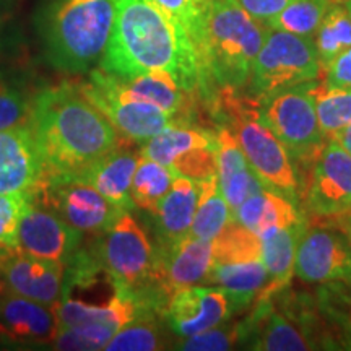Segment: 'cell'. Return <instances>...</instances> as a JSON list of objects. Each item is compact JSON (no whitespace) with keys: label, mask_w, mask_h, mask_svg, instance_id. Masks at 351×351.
Instances as JSON below:
<instances>
[{"label":"cell","mask_w":351,"mask_h":351,"mask_svg":"<svg viewBox=\"0 0 351 351\" xmlns=\"http://www.w3.org/2000/svg\"><path fill=\"white\" fill-rule=\"evenodd\" d=\"M98 69L116 77L163 70L192 93L208 80L186 29L152 0H117L112 33Z\"/></svg>","instance_id":"cell-1"},{"label":"cell","mask_w":351,"mask_h":351,"mask_svg":"<svg viewBox=\"0 0 351 351\" xmlns=\"http://www.w3.org/2000/svg\"><path fill=\"white\" fill-rule=\"evenodd\" d=\"M28 125L43 160L44 181L78 178L124 142L77 83L38 91Z\"/></svg>","instance_id":"cell-2"},{"label":"cell","mask_w":351,"mask_h":351,"mask_svg":"<svg viewBox=\"0 0 351 351\" xmlns=\"http://www.w3.org/2000/svg\"><path fill=\"white\" fill-rule=\"evenodd\" d=\"M117 0H46L36 15L44 57L65 73H90L106 52Z\"/></svg>","instance_id":"cell-3"},{"label":"cell","mask_w":351,"mask_h":351,"mask_svg":"<svg viewBox=\"0 0 351 351\" xmlns=\"http://www.w3.org/2000/svg\"><path fill=\"white\" fill-rule=\"evenodd\" d=\"M267 29L236 0H204L197 52L208 80L228 90L249 83Z\"/></svg>","instance_id":"cell-4"},{"label":"cell","mask_w":351,"mask_h":351,"mask_svg":"<svg viewBox=\"0 0 351 351\" xmlns=\"http://www.w3.org/2000/svg\"><path fill=\"white\" fill-rule=\"evenodd\" d=\"M95 257L122 289L163 314L168 298L161 289L160 247L130 213L122 212L98 234Z\"/></svg>","instance_id":"cell-5"},{"label":"cell","mask_w":351,"mask_h":351,"mask_svg":"<svg viewBox=\"0 0 351 351\" xmlns=\"http://www.w3.org/2000/svg\"><path fill=\"white\" fill-rule=\"evenodd\" d=\"M226 109L231 114L232 134L263 186L295 205L300 204V184L291 156L262 121L258 106H254L251 101L245 103L230 96Z\"/></svg>","instance_id":"cell-6"},{"label":"cell","mask_w":351,"mask_h":351,"mask_svg":"<svg viewBox=\"0 0 351 351\" xmlns=\"http://www.w3.org/2000/svg\"><path fill=\"white\" fill-rule=\"evenodd\" d=\"M322 73L314 38L267 29L265 39L254 60L251 90L258 99L317 80Z\"/></svg>","instance_id":"cell-7"},{"label":"cell","mask_w":351,"mask_h":351,"mask_svg":"<svg viewBox=\"0 0 351 351\" xmlns=\"http://www.w3.org/2000/svg\"><path fill=\"white\" fill-rule=\"evenodd\" d=\"M307 85L262 98V108L258 106L262 121L285 145L291 160L301 165H313L328 140L319 125Z\"/></svg>","instance_id":"cell-8"},{"label":"cell","mask_w":351,"mask_h":351,"mask_svg":"<svg viewBox=\"0 0 351 351\" xmlns=\"http://www.w3.org/2000/svg\"><path fill=\"white\" fill-rule=\"evenodd\" d=\"M77 85L82 93L111 122L114 130L124 142L145 143L166 127L176 124L171 114L155 104L117 93L109 85L106 73L99 69L91 70L90 78Z\"/></svg>","instance_id":"cell-9"},{"label":"cell","mask_w":351,"mask_h":351,"mask_svg":"<svg viewBox=\"0 0 351 351\" xmlns=\"http://www.w3.org/2000/svg\"><path fill=\"white\" fill-rule=\"evenodd\" d=\"M32 199L51 208L83 234H101L124 212L78 178L46 179L32 192Z\"/></svg>","instance_id":"cell-10"},{"label":"cell","mask_w":351,"mask_h":351,"mask_svg":"<svg viewBox=\"0 0 351 351\" xmlns=\"http://www.w3.org/2000/svg\"><path fill=\"white\" fill-rule=\"evenodd\" d=\"M306 225L296 249L295 275L307 285L351 283V238L335 221Z\"/></svg>","instance_id":"cell-11"},{"label":"cell","mask_w":351,"mask_h":351,"mask_svg":"<svg viewBox=\"0 0 351 351\" xmlns=\"http://www.w3.org/2000/svg\"><path fill=\"white\" fill-rule=\"evenodd\" d=\"M304 205L315 219H333L351 212V153L337 140H327L311 165Z\"/></svg>","instance_id":"cell-12"},{"label":"cell","mask_w":351,"mask_h":351,"mask_svg":"<svg viewBox=\"0 0 351 351\" xmlns=\"http://www.w3.org/2000/svg\"><path fill=\"white\" fill-rule=\"evenodd\" d=\"M65 278V262L29 256L21 249L0 251V288L28 300L56 306Z\"/></svg>","instance_id":"cell-13"},{"label":"cell","mask_w":351,"mask_h":351,"mask_svg":"<svg viewBox=\"0 0 351 351\" xmlns=\"http://www.w3.org/2000/svg\"><path fill=\"white\" fill-rule=\"evenodd\" d=\"M231 315L230 302L221 288L199 285L174 291L163 311V319L179 339L221 326Z\"/></svg>","instance_id":"cell-14"},{"label":"cell","mask_w":351,"mask_h":351,"mask_svg":"<svg viewBox=\"0 0 351 351\" xmlns=\"http://www.w3.org/2000/svg\"><path fill=\"white\" fill-rule=\"evenodd\" d=\"M83 232L33 199L21 218L19 249L29 256L67 262L82 247Z\"/></svg>","instance_id":"cell-15"},{"label":"cell","mask_w":351,"mask_h":351,"mask_svg":"<svg viewBox=\"0 0 351 351\" xmlns=\"http://www.w3.org/2000/svg\"><path fill=\"white\" fill-rule=\"evenodd\" d=\"M238 345L261 351H306L311 350L300 328L275 306L270 296L258 295L251 313L236 324Z\"/></svg>","instance_id":"cell-16"},{"label":"cell","mask_w":351,"mask_h":351,"mask_svg":"<svg viewBox=\"0 0 351 351\" xmlns=\"http://www.w3.org/2000/svg\"><path fill=\"white\" fill-rule=\"evenodd\" d=\"M43 181V160L29 125L0 132V194L33 192Z\"/></svg>","instance_id":"cell-17"},{"label":"cell","mask_w":351,"mask_h":351,"mask_svg":"<svg viewBox=\"0 0 351 351\" xmlns=\"http://www.w3.org/2000/svg\"><path fill=\"white\" fill-rule=\"evenodd\" d=\"M158 247L161 261V289L168 300L178 289L208 282L215 265L212 241H202L187 234L173 244H158Z\"/></svg>","instance_id":"cell-18"},{"label":"cell","mask_w":351,"mask_h":351,"mask_svg":"<svg viewBox=\"0 0 351 351\" xmlns=\"http://www.w3.org/2000/svg\"><path fill=\"white\" fill-rule=\"evenodd\" d=\"M0 335L16 341L51 343L57 335L54 306L0 288Z\"/></svg>","instance_id":"cell-19"},{"label":"cell","mask_w":351,"mask_h":351,"mask_svg":"<svg viewBox=\"0 0 351 351\" xmlns=\"http://www.w3.org/2000/svg\"><path fill=\"white\" fill-rule=\"evenodd\" d=\"M217 178L231 212L245 199L267 189L249 165L238 138L226 127L217 134Z\"/></svg>","instance_id":"cell-20"},{"label":"cell","mask_w":351,"mask_h":351,"mask_svg":"<svg viewBox=\"0 0 351 351\" xmlns=\"http://www.w3.org/2000/svg\"><path fill=\"white\" fill-rule=\"evenodd\" d=\"M106 78L109 85L117 93L124 95L127 98L155 104V106L171 114L174 119L178 116L187 114L192 104V91L186 90L171 73L163 72V70L135 77H116L106 73Z\"/></svg>","instance_id":"cell-21"},{"label":"cell","mask_w":351,"mask_h":351,"mask_svg":"<svg viewBox=\"0 0 351 351\" xmlns=\"http://www.w3.org/2000/svg\"><path fill=\"white\" fill-rule=\"evenodd\" d=\"M127 143L129 142L119 143L112 152L78 176V179L91 184L114 207L124 212L134 207L130 199V187L140 160V152L129 150Z\"/></svg>","instance_id":"cell-22"},{"label":"cell","mask_w":351,"mask_h":351,"mask_svg":"<svg viewBox=\"0 0 351 351\" xmlns=\"http://www.w3.org/2000/svg\"><path fill=\"white\" fill-rule=\"evenodd\" d=\"M197 204H199V182L186 176H176L168 194L160 202L156 213V234L160 245L173 244L191 234Z\"/></svg>","instance_id":"cell-23"},{"label":"cell","mask_w":351,"mask_h":351,"mask_svg":"<svg viewBox=\"0 0 351 351\" xmlns=\"http://www.w3.org/2000/svg\"><path fill=\"white\" fill-rule=\"evenodd\" d=\"M306 228L302 219L295 226L276 228L261 234L262 262L269 274V283L262 289V296H274L282 289L288 288L295 276L296 249L300 238Z\"/></svg>","instance_id":"cell-24"},{"label":"cell","mask_w":351,"mask_h":351,"mask_svg":"<svg viewBox=\"0 0 351 351\" xmlns=\"http://www.w3.org/2000/svg\"><path fill=\"white\" fill-rule=\"evenodd\" d=\"M207 283L221 288L230 302L231 313L239 314L247 311L267 287L269 274L262 258L236 263H215Z\"/></svg>","instance_id":"cell-25"},{"label":"cell","mask_w":351,"mask_h":351,"mask_svg":"<svg viewBox=\"0 0 351 351\" xmlns=\"http://www.w3.org/2000/svg\"><path fill=\"white\" fill-rule=\"evenodd\" d=\"M231 215L236 221L257 232L258 236L276 228L295 226L304 219L291 200L269 189H263L258 194L245 199L239 207L232 210Z\"/></svg>","instance_id":"cell-26"},{"label":"cell","mask_w":351,"mask_h":351,"mask_svg":"<svg viewBox=\"0 0 351 351\" xmlns=\"http://www.w3.org/2000/svg\"><path fill=\"white\" fill-rule=\"evenodd\" d=\"M207 147H217V137L210 132L197 127L171 124L155 137L147 140L140 148V155L173 169L181 158Z\"/></svg>","instance_id":"cell-27"},{"label":"cell","mask_w":351,"mask_h":351,"mask_svg":"<svg viewBox=\"0 0 351 351\" xmlns=\"http://www.w3.org/2000/svg\"><path fill=\"white\" fill-rule=\"evenodd\" d=\"M315 302L333 350H351V283L320 285L315 293Z\"/></svg>","instance_id":"cell-28"},{"label":"cell","mask_w":351,"mask_h":351,"mask_svg":"<svg viewBox=\"0 0 351 351\" xmlns=\"http://www.w3.org/2000/svg\"><path fill=\"white\" fill-rule=\"evenodd\" d=\"M232 219L231 208L218 186L217 174L199 182V204L191 234L202 241H215Z\"/></svg>","instance_id":"cell-29"},{"label":"cell","mask_w":351,"mask_h":351,"mask_svg":"<svg viewBox=\"0 0 351 351\" xmlns=\"http://www.w3.org/2000/svg\"><path fill=\"white\" fill-rule=\"evenodd\" d=\"M174 179L176 173L168 166L140 155L130 187V199L134 207L155 215L160 202L173 186Z\"/></svg>","instance_id":"cell-30"},{"label":"cell","mask_w":351,"mask_h":351,"mask_svg":"<svg viewBox=\"0 0 351 351\" xmlns=\"http://www.w3.org/2000/svg\"><path fill=\"white\" fill-rule=\"evenodd\" d=\"M307 91L314 101L320 129L328 140L351 125V90L313 82L307 85Z\"/></svg>","instance_id":"cell-31"},{"label":"cell","mask_w":351,"mask_h":351,"mask_svg":"<svg viewBox=\"0 0 351 351\" xmlns=\"http://www.w3.org/2000/svg\"><path fill=\"white\" fill-rule=\"evenodd\" d=\"M314 44L322 70L340 52L351 47V19L343 0H333L327 8L314 34Z\"/></svg>","instance_id":"cell-32"},{"label":"cell","mask_w":351,"mask_h":351,"mask_svg":"<svg viewBox=\"0 0 351 351\" xmlns=\"http://www.w3.org/2000/svg\"><path fill=\"white\" fill-rule=\"evenodd\" d=\"M158 311H145L137 319L132 320L121 328L109 340L106 348L109 351H155L165 350L166 341L163 327L158 319ZM163 315V314H161Z\"/></svg>","instance_id":"cell-33"},{"label":"cell","mask_w":351,"mask_h":351,"mask_svg":"<svg viewBox=\"0 0 351 351\" xmlns=\"http://www.w3.org/2000/svg\"><path fill=\"white\" fill-rule=\"evenodd\" d=\"M212 243L215 263H236L262 258L261 236L241 225L234 218Z\"/></svg>","instance_id":"cell-34"},{"label":"cell","mask_w":351,"mask_h":351,"mask_svg":"<svg viewBox=\"0 0 351 351\" xmlns=\"http://www.w3.org/2000/svg\"><path fill=\"white\" fill-rule=\"evenodd\" d=\"M333 0H289L287 7L267 26L300 36L314 38Z\"/></svg>","instance_id":"cell-35"},{"label":"cell","mask_w":351,"mask_h":351,"mask_svg":"<svg viewBox=\"0 0 351 351\" xmlns=\"http://www.w3.org/2000/svg\"><path fill=\"white\" fill-rule=\"evenodd\" d=\"M117 330L108 324L88 322L80 326L69 327L65 330L57 332L54 343L56 350H72V351H93L104 350L109 340L116 335Z\"/></svg>","instance_id":"cell-36"},{"label":"cell","mask_w":351,"mask_h":351,"mask_svg":"<svg viewBox=\"0 0 351 351\" xmlns=\"http://www.w3.org/2000/svg\"><path fill=\"white\" fill-rule=\"evenodd\" d=\"M29 200V191L0 194V251L19 247L20 223Z\"/></svg>","instance_id":"cell-37"},{"label":"cell","mask_w":351,"mask_h":351,"mask_svg":"<svg viewBox=\"0 0 351 351\" xmlns=\"http://www.w3.org/2000/svg\"><path fill=\"white\" fill-rule=\"evenodd\" d=\"M32 109L33 96L0 77V132L28 125Z\"/></svg>","instance_id":"cell-38"},{"label":"cell","mask_w":351,"mask_h":351,"mask_svg":"<svg viewBox=\"0 0 351 351\" xmlns=\"http://www.w3.org/2000/svg\"><path fill=\"white\" fill-rule=\"evenodd\" d=\"M152 2H155L176 23L181 25L197 47L202 19H204V0H152Z\"/></svg>","instance_id":"cell-39"},{"label":"cell","mask_w":351,"mask_h":351,"mask_svg":"<svg viewBox=\"0 0 351 351\" xmlns=\"http://www.w3.org/2000/svg\"><path fill=\"white\" fill-rule=\"evenodd\" d=\"M238 345V328L234 326H218L204 330L195 335L181 339L178 343L179 350L189 351H225Z\"/></svg>","instance_id":"cell-40"},{"label":"cell","mask_w":351,"mask_h":351,"mask_svg":"<svg viewBox=\"0 0 351 351\" xmlns=\"http://www.w3.org/2000/svg\"><path fill=\"white\" fill-rule=\"evenodd\" d=\"M326 75V85L332 88H345L351 90V47L340 52L326 69L322 70Z\"/></svg>","instance_id":"cell-41"},{"label":"cell","mask_w":351,"mask_h":351,"mask_svg":"<svg viewBox=\"0 0 351 351\" xmlns=\"http://www.w3.org/2000/svg\"><path fill=\"white\" fill-rule=\"evenodd\" d=\"M252 19L269 25L280 12L287 7L289 0H236Z\"/></svg>","instance_id":"cell-42"},{"label":"cell","mask_w":351,"mask_h":351,"mask_svg":"<svg viewBox=\"0 0 351 351\" xmlns=\"http://www.w3.org/2000/svg\"><path fill=\"white\" fill-rule=\"evenodd\" d=\"M332 140H337V142H339L346 152L351 153V125H348L346 129L339 132V134H337Z\"/></svg>","instance_id":"cell-43"},{"label":"cell","mask_w":351,"mask_h":351,"mask_svg":"<svg viewBox=\"0 0 351 351\" xmlns=\"http://www.w3.org/2000/svg\"><path fill=\"white\" fill-rule=\"evenodd\" d=\"M327 221H335L337 225H340L346 232H348L350 238H351V212H348L346 215H341V217L333 218V219H327Z\"/></svg>","instance_id":"cell-44"},{"label":"cell","mask_w":351,"mask_h":351,"mask_svg":"<svg viewBox=\"0 0 351 351\" xmlns=\"http://www.w3.org/2000/svg\"><path fill=\"white\" fill-rule=\"evenodd\" d=\"M12 0H0V12L3 10V8H7L8 5H10Z\"/></svg>","instance_id":"cell-45"},{"label":"cell","mask_w":351,"mask_h":351,"mask_svg":"<svg viewBox=\"0 0 351 351\" xmlns=\"http://www.w3.org/2000/svg\"><path fill=\"white\" fill-rule=\"evenodd\" d=\"M345 5H346V10L350 13V19H351V0H343Z\"/></svg>","instance_id":"cell-46"},{"label":"cell","mask_w":351,"mask_h":351,"mask_svg":"<svg viewBox=\"0 0 351 351\" xmlns=\"http://www.w3.org/2000/svg\"><path fill=\"white\" fill-rule=\"evenodd\" d=\"M0 47H2V23H0Z\"/></svg>","instance_id":"cell-47"}]
</instances>
